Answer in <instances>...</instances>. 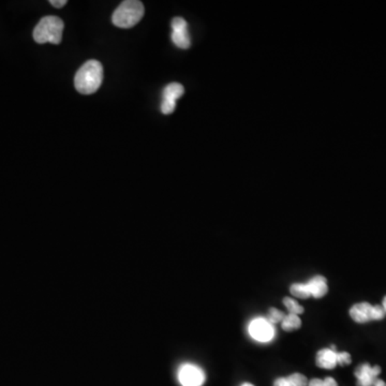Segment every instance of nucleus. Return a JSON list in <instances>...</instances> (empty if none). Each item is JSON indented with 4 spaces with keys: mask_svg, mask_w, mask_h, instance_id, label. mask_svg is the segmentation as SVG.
Segmentation results:
<instances>
[{
    "mask_svg": "<svg viewBox=\"0 0 386 386\" xmlns=\"http://www.w3.org/2000/svg\"><path fill=\"white\" fill-rule=\"evenodd\" d=\"M385 310L380 305L372 306L370 303H359L350 309L351 318L357 323L382 320L385 317Z\"/></svg>",
    "mask_w": 386,
    "mask_h": 386,
    "instance_id": "nucleus-4",
    "label": "nucleus"
},
{
    "mask_svg": "<svg viewBox=\"0 0 386 386\" xmlns=\"http://www.w3.org/2000/svg\"><path fill=\"white\" fill-rule=\"evenodd\" d=\"M274 386H295L288 378H279L275 381Z\"/></svg>",
    "mask_w": 386,
    "mask_h": 386,
    "instance_id": "nucleus-18",
    "label": "nucleus"
},
{
    "mask_svg": "<svg viewBox=\"0 0 386 386\" xmlns=\"http://www.w3.org/2000/svg\"><path fill=\"white\" fill-rule=\"evenodd\" d=\"M306 284L308 286L310 295L315 298H322L323 296L326 295V293H328V282H326V279L323 276L313 277Z\"/></svg>",
    "mask_w": 386,
    "mask_h": 386,
    "instance_id": "nucleus-11",
    "label": "nucleus"
},
{
    "mask_svg": "<svg viewBox=\"0 0 386 386\" xmlns=\"http://www.w3.org/2000/svg\"><path fill=\"white\" fill-rule=\"evenodd\" d=\"M103 81V67L97 60H89L78 69L74 76V86L78 93L91 95L100 89Z\"/></svg>",
    "mask_w": 386,
    "mask_h": 386,
    "instance_id": "nucleus-1",
    "label": "nucleus"
},
{
    "mask_svg": "<svg viewBox=\"0 0 386 386\" xmlns=\"http://www.w3.org/2000/svg\"><path fill=\"white\" fill-rule=\"evenodd\" d=\"M351 355L348 352H337V364L341 365V366H347V365L351 364Z\"/></svg>",
    "mask_w": 386,
    "mask_h": 386,
    "instance_id": "nucleus-17",
    "label": "nucleus"
},
{
    "mask_svg": "<svg viewBox=\"0 0 386 386\" xmlns=\"http://www.w3.org/2000/svg\"><path fill=\"white\" fill-rule=\"evenodd\" d=\"M284 306H286V309L290 311V313H293V315H302L304 313V308L302 307L295 299L291 297H286L284 299Z\"/></svg>",
    "mask_w": 386,
    "mask_h": 386,
    "instance_id": "nucleus-14",
    "label": "nucleus"
},
{
    "mask_svg": "<svg viewBox=\"0 0 386 386\" xmlns=\"http://www.w3.org/2000/svg\"><path fill=\"white\" fill-rule=\"evenodd\" d=\"M380 372L381 368L379 366L372 367L370 364H363L357 367L355 370L357 386H374Z\"/></svg>",
    "mask_w": 386,
    "mask_h": 386,
    "instance_id": "nucleus-9",
    "label": "nucleus"
},
{
    "mask_svg": "<svg viewBox=\"0 0 386 386\" xmlns=\"http://www.w3.org/2000/svg\"><path fill=\"white\" fill-rule=\"evenodd\" d=\"M382 307H383L384 310H385V313H386V296H385V297H384L383 305H382Z\"/></svg>",
    "mask_w": 386,
    "mask_h": 386,
    "instance_id": "nucleus-23",
    "label": "nucleus"
},
{
    "mask_svg": "<svg viewBox=\"0 0 386 386\" xmlns=\"http://www.w3.org/2000/svg\"><path fill=\"white\" fill-rule=\"evenodd\" d=\"M317 365L324 370H334L337 365V351L335 345L330 349H322L317 354Z\"/></svg>",
    "mask_w": 386,
    "mask_h": 386,
    "instance_id": "nucleus-10",
    "label": "nucleus"
},
{
    "mask_svg": "<svg viewBox=\"0 0 386 386\" xmlns=\"http://www.w3.org/2000/svg\"><path fill=\"white\" fill-rule=\"evenodd\" d=\"M49 3L55 8H63L67 5V0H51Z\"/></svg>",
    "mask_w": 386,
    "mask_h": 386,
    "instance_id": "nucleus-19",
    "label": "nucleus"
},
{
    "mask_svg": "<svg viewBox=\"0 0 386 386\" xmlns=\"http://www.w3.org/2000/svg\"><path fill=\"white\" fill-rule=\"evenodd\" d=\"M284 317H286V315H284L282 311L278 310V309L276 308H271L269 309V315H267L266 320L269 321L271 324L275 326L276 323L282 322Z\"/></svg>",
    "mask_w": 386,
    "mask_h": 386,
    "instance_id": "nucleus-15",
    "label": "nucleus"
},
{
    "mask_svg": "<svg viewBox=\"0 0 386 386\" xmlns=\"http://www.w3.org/2000/svg\"><path fill=\"white\" fill-rule=\"evenodd\" d=\"M288 379L292 382L295 386H307L308 385V380L304 374H293L288 376Z\"/></svg>",
    "mask_w": 386,
    "mask_h": 386,
    "instance_id": "nucleus-16",
    "label": "nucleus"
},
{
    "mask_svg": "<svg viewBox=\"0 0 386 386\" xmlns=\"http://www.w3.org/2000/svg\"><path fill=\"white\" fill-rule=\"evenodd\" d=\"M144 5L137 0H126L113 13V24L122 30L135 27L144 16Z\"/></svg>",
    "mask_w": 386,
    "mask_h": 386,
    "instance_id": "nucleus-3",
    "label": "nucleus"
},
{
    "mask_svg": "<svg viewBox=\"0 0 386 386\" xmlns=\"http://www.w3.org/2000/svg\"><path fill=\"white\" fill-rule=\"evenodd\" d=\"M249 334L257 341L269 342L275 337L276 330L266 318H257L250 323Z\"/></svg>",
    "mask_w": 386,
    "mask_h": 386,
    "instance_id": "nucleus-6",
    "label": "nucleus"
},
{
    "mask_svg": "<svg viewBox=\"0 0 386 386\" xmlns=\"http://www.w3.org/2000/svg\"><path fill=\"white\" fill-rule=\"evenodd\" d=\"M290 292H291L292 295L295 296V297L303 298V299H306V298H308L309 296H311L307 284H292L291 288H290Z\"/></svg>",
    "mask_w": 386,
    "mask_h": 386,
    "instance_id": "nucleus-13",
    "label": "nucleus"
},
{
    "mask_svg": "<svg viewBox=\"0 0 386 386\" xmlns=\"http://www.w3.org/2000/svg\"><path fill=\"white\" fill-rule=\"evenodd\" d=\"M183 86L179 83H171L163 89V100L161 103V112L166 115L172 114L177 108V99L183 95Z\"/></svg>",
    "mask_w": 386,
    "mask_h": 386,
    "instance_id": "nucleus-8",
    "label": "nucleus"
},
{
    "mask_svg": "<svg viewBox=\"0 0 386 386\" xmlns=\"http://www.w3.org/2000/svg\"><path fill=\"white\" fill-rule=\"evenodd\" d=\"M324 382V386H338L337 382H336L335 379H332L330 376L326 378V380H323Z\"/></svg>",
    "mask_w": 386,
    "mask_h": 386,
    "instance_id": "nucleus-20",
    "label": "nucleus"
},
{
    "mask_svg": "<svg viewBox=\"0 0 386 386\" xmlns=\"http://www.w3.org/2000/svg\"><path fill=\"white\" fill-rule=\"evenodd\" d=\"M64 28L65 24L61 19L54 15H49L40 20L34 30L32 36L34 41L39 45H45L47 42L53 45H59L63 39Z\"/></svg>",
    "mask_w": 386,
    "mask_h": 386,
    "instance_id": "nucleus-2",
    "label": "nucleus"
},
{
    "mask_svg": "<svg viewBox=\"0 0 386 386\" xmlns=\"http://www.w3.org/2000/svg\"><path fill=\"white\" fill-rule=\"evenodd\" d=\"M172 41L179 49H189L190 47V36L188 32V24L183 17H175L172 21Z\"/></svg>",
    "mask_w": 386,
    "mask_h": 386,
    "instance_id": "nucleus-7",
    "label": "nucleus"
},
{
    "mask_svg": "<svg viewBox=\"0 0 386 386\" xmlns=\"http://www.w3.org/2000/svg\"><path fill=\"white\" fill-rule=\"evenodd\" d=\"M242 386H253V385H252V384H250V383H245V384H242Z\"/></svg>",
    "mask_w": 386,
    "mask_h": 386,
    "instance_id": "nucleus-24",
    "label": "nucleus"
},
{
    "mask_svg": "<svg viewBox=\"0 0 386 386\" xmlns=\"http://www.w3.org/2000/svg\"><path fill=\"white\" fill-rule=\"evenodd\" d=\"M308 386H324V382L320 379H313L308 382Z\"/></svg>",
    "mask_w": 386,
    "mask_h": 386,
    "instance_id": "nucleus-21",
    "label": "nucleus"
},
{
    "mask_svg": "<svg viewBox=\"0 0 386 386\" xmlns=\"http://www.w3.org/2000/svg\"><path fill=\"white\" fill-rule=\"evenodd\" d=\"M179 381L183 386H202L205 382V374L196 365L183 364L179 367Z\"/></svg>",
    "mask_w": 386,
    "mask_h": 386,
    "instance_id": "nucleus-5",
    "label": "nucleus"
},
{
    "mask_svg": "<svg viewBox=\"0 0 386 386\" xmlns=\"http://www.w3.org/2000/svg\"><path fill=\"white\" fill-rule=\"evenodd\" d=\"M302 321L298 318V315H293V313H288L284 317L282 322V328L286 332L290 330H296V328H301Z\"/></svg>",
    "mask_w": 386,
    "mask_h": 386,
    "instance_id": "nucleus-12",
    "label": "nucleus"
},
{
    "mask_svg": "<svg viewBox=\"0 0 386 386\" xmlns=\"http://www.w3.org/2000/svg\"><path fill=\"white\" fill-rule=\"evenodd\" d=\"M374 386H386V383L382 380L376 379L374 382Z\"/></svg>",
    "mask_w": 386,
    "mask_h": 386,
    "instance_id": "nucleus-22",
    "label": "nucleus"
}]
</instances>
